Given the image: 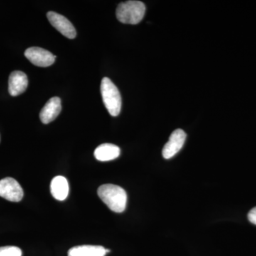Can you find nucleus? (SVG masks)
<instances>
[{
	"label": "nucleus",
	"instance_id": "9b49d317",
	"mask_svg": "<svg viewBox=\"0 0 256 256\" xmlns=\"http://www.w3.org/2000/svg\"><path fill=\"white\" fill-rule=\"evenodd\" d=\"M50 192L52 196L58 201H64L67 198L69 186L66 178L62 176H57L52 180L50 183Z\"/></svg>",
	"mask_w": 256,
	"mask_h": 256
},
{
	"label": "nucleus",
	"instance_id": "ddd939ff",
	"mask_svg": "<svg viewBox=\"0 0 256 256\" xmlns=\"http://www.w3.org/2000/svg\"><path fill=\"white\" fill-rule=\"evenodd\" d=\"M22 252L16 246L0 247V256H22Z\"/></svg>",
	"mask_w": 256,
	"mask_h": 256
},
{
	"label": "nucleus",
	"instance_id": "9d476101",
	"mask_svg": "<svg viewBox=\"0 0 256 256\" xmlns=\"http://www.w3.org/2000/svg\"><path fill=\"white\" fill-rule=\"evenodd\" d=\"M120 154V150L114 144H102L98 146L94 152V156L96 160L100 162L111 161L118 158Z\"/></svg>",
	"mask_w": 256,
	"mask_h": 256
},
{
	"label": "nucleus",
	"instance_id": "0eeeda50",
	"mask_svg": "<svg viewBox=\"0 0 256 256\" xmlns=\"http://www.w3.org/2000/svg\"><path fill=\"white\" fill-rule=\"evenodd\" d=\"M186 134L184 131L178 129L172 133L169 141L164 144L162 150V156L164 159L169 160L178 154L182 148Z\"/></svg>",
	"mask_w": 256,
	"mask_h": 256
},
{
	"label": "nucleus",
	"instance_id": "423d86ee",
	"mask_svg": "<svg viewBox=\"0 0 256 256\" xmlns=\"http://www.w3.org/2000/svg\"><path fill=\"white\" fill-rule=\"evenodd\" d=\"M46 16L52 26L56 28L64 36L70 40L76 36V31L74 25L63 15L54 12H48Z\"/></svg>",
	"mask_w": 256,
	"mask_h": 256
},
{
	"label": "nucleus",
	"instance_id": "20e7f679",
	"mask_svg": "<svg viewBox=\"0 0 256 256\" xmlns=\"http://www.w3.org/2000/svg\"><path fill=\"white\" fill-rule=\"evenodd\" d=\"M0 196L10 202H20L24 196L22 188L14 178H3L0 180Z\"/></svg>",
	"mask_w": 256,
	"mask_h": 256
},
{
	"label": "nucleus",
	"instance_id": "1a4fd4ad",
	"mask_svg": "<svg viewBox=\"0 0 256 256\" xmlns=\"http://www.w3.org/2000/svg\"><path fill=\"white\" fill-rule=\"evenodd\" d=\"M28 87V76L20 70H15L10 74L9 78V92L12 96L22 94Z\"/></svg>",
	"mask_w": 256,
	"mask_h": 256
},
{
	"label": "nucleus",
	"instance_id": "f03ea898",
	"mask_svg": "<svg viewBox=\"0 0 256 256\" xmlns=\"http://www.w3.org/2000/svg\"><path fill=\"white\" fill-rule=\"evenodd\" d=\"M146 6L140 1H127L120 3L116 10V16L120 22L137 24L146 14Z\"/></svg>",
	"mask_w": 256,
	"mask_h": 256
},
{
	"label": "nucleus",
	"instance_id": "39448f33",
	"mask_svg": "<svg viewBox=\"0 0 256 256\" xmlns=\"http://www.w3.org/2000/svg\"><path fill=\"white\" fill-rule=\"evenodd\" d=\"M24 55L32 64L40 67L50 66L56 60V56L53 54L40 47L28 48L25 50Z\"/></svg>",
	"mask_w": 256,
	"mask_h": 256
},
{
	"label": "nucleus",
	"instance_id": "7ed1b4c3",
	"mask_svg": "<svg viewBox=\"0 0 256 256\" xmlns=\"http://www.w3.org/2000/svg\"><path fill=\"white\" fill-rule=\"evenodd\" d=\"M101 95L106 109L110 116L116 117L121 110L122 100L118 89L110 78H104L101 82Z\"/></svg>",
	"mask_w": 256,
	"mask_h": 256
},
{
	"label": "nucleus",
	"instance_id": "6e6552de",
	"mask_svg": "<svg viewBox=\"0 0 256 256\" xmlns=\"http://www.w3.org/2000/svg\"><path fill=\"white\" fill-rule=\"evenodd\" d=\"M62 111V101L58 97L50 99L45 104L40 114V119L44 124H48L54 120Z\"/></svg>",
	"mask_w": 256,
	"mask_h": 256
},
{
	"label": "nucleus",
	"instance_id": "4468645a",
	"mask_svg": "<svg viewBox=\"0 0 256 256\" xmlns=\"http://www.w3.org/2000/svg\"><path fill=\"white\" fill-rule=\"evenodd\" d=\"M248 218L250 223L256 225V207H254L249 212L248 214Z\"/></svg>",
	"mask_w": 256,
	"mask_h": 256
},
{
	"label": "nucleus",
	"instance_id": "f257e3e1",
	"mask_svg": "<svg viewBox=\"0 0 256 256\" xmlns=\"http://www.w3.org/2000/svg\"><path fill=\"white\" fill-rule=\"evenodd\" d=\"M101 200L116 213H122L127 204V194L124 188L114 184H104L98 190Z\"/></svg>",
	"mask_w": 256,
	"mask_h": 256
},
{
	"label": "nucleus",
	"instance_id": "f8f14e48",
	"mask_svg": "<svg viewBox=\"0 0 256 256\" xmlns=\"http://www.w3.org/2000/svg\"><path fill=\"white\" fill-rule=\"evenodd\" d=\"M105 248L100 246L84 245L72 248L68 250V256H105Z\"/></svg>",
	"mask_w": 256,
	"mask_h": 256
}]
</instances>
